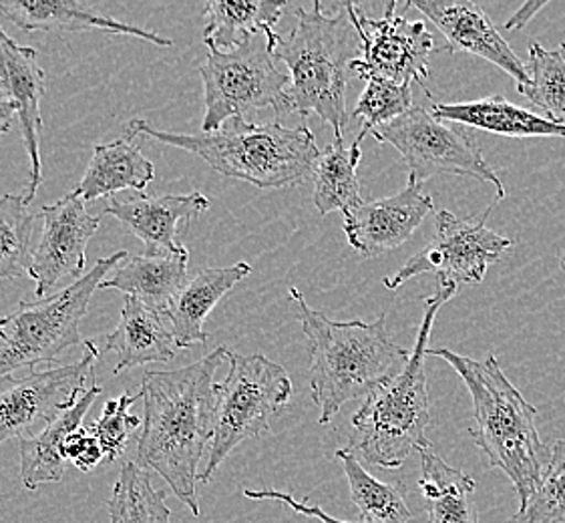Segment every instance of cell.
<instances>
[{"instance_id": "obj_8", "label": "cell", "mask_w": 565, "mask_h": 523, "mask_svg": "<svg viewBox=\"0 0 565 523\" xmlns=\"http://www.w3.org/2000/svg\"><path fill=\"white\" fill-rule=\"evenodd\" d=\"M230 371L215 385L214 437L198 481L207 483L239 444L270 431V419L290 403L292 381L264 354L230 353Z\"/></svg>"}, {"instance_id": "obj_39", "label": "cell", "mask_w": 565, "mask_h": 523, "mask_svg": "<svg viewBox=\"0 0 565 523\" xmlns=\"http://www.w3.org/2000/svg\"><path fill=\"white\" fill-rule=\"evenodd\" d=\"M14 115H17V111H14L11 103L0 102V137H4L11 131Z\"/></svg>"}, {"instance_id": "obj_28", "label": "cell", "mask_w": 565, "mask_h": 523, "mask_svg": "<svg viewBox=\"0 0 565 523\" xmlns=\"http://www.w3.org/2000/svg\"><path fill=\"white\" fill-rule=\"evenodd\" d=\"M364 134L352 143L344 139H334L324 153H320L312 171V200L318 214L327 216L332 212H342V216L352 214L359 205L364 204L359 180V163L362 160V139Z\"/></svg>"}, {"instance_id": "obj_13", "label": "cell", "mask_w": 565, "mask_h": 523, "mask_svg": "<svg viewBox=\"0 0 565 523\" xmlns=\"http://www.w3.org/2000/svg\"><path fill=\"white\" fill-rule=\"evenodd\" d=\"M361 39L362 55L351 65V73L362 81L383 79L395 85L417 81L423 92L429 77V57L437 53L435 39L423 21H408L396 14L395 0L386 4L381 19H371L359 4L344 2Z\"/></svg>"}, {"instance_id": "obj_30", "label": "cell", "mask_w": 565, "mask_h": 523, "mask_svg": "<svg viewBox=\"0 0 565 523\" xmlns=\"http://www.w3.org/2000/svg\"><path fill=\"white\" fill-rule=\"evenodd\" d=\"M111 523H173L166 493L156 490L148 469L125 461L109 500Z\"/></svg>"}, {"instance_id": "obj_11", "label": "cell", "mask_w": 565, "mask_h": 523, "mask_svg": "<svg viewBox=\"0 0 565 523\" xmlns=\"http://www.w3.org/2000/svg\"><path fill=\"white\" fill-rule=\"evenodd\" d=\"M493 210L487 207L479 217H457L447 210L435 214V236L429 246L408 258L403 268L383 280L386 290H398L418 274L435 273L439 282L451 285H479L487 268L501 260L513 248V239L501 236L486 226V217Z\"/></svg>"}, {"instance_id": "obj_22", "label": "cell", "mask_w": 565, "mask_h": 523, "mask_svg": "<svg viewBox=\"0 0 565 523\" xmlns=\"http://www.w3.org/2000/svg\"><path fill=\"white\" fill-rule=\"evenodd\" d=\"M249 273L252 266L248 262H238L226 268H204L188 280L163 314L178 349L204 344L210 339L204 330L207 314L234 286L248 278Z\"/></svg>"}, {"instance_id": "obj_34", "label": "cell", "mask_w": 565, "mask_h": 523, "mask_svg": "<svg viewBox=\"0 0 565 523\" xmlns=\"http://www.w3.org/2000/svg\"><path fill=\"white\" fill-rule=\"evenodd\" d=\"M413 109V87L395 85L391 81H366V87L362 92L361 99L352 111V117L361 119L362 134L369 136L376 127L386 126L398 119L401 115Z\"/></svg>"}, {"instance_id": "obj_12", "label": "cell", "mask_w": 565, "mask_h": 523, "mask_svg": "<svg viewBox=\"0 0 565 523\" xmlns=\"http://www.w3.org/2000/svg\"><path fill=\"white\" fill-rule=\"evenodd\" d=\"M83 346L87 353L77 363L0 381V444L39 435L79 401L87 391L85 383L95 378V361L99 359L95 341H85Z\"/></svg>"}, {"instance_id": "obj_3", "label": "cell", "mask_w": 565, "mask_h": 523, "mask_svg": "<svg viewBox=\"0 0 565 523\" xmlns=\"http://www.w3.org/2000/svg\"><path fill=\"white\" fill-rule=\"evenodd\" d=\"M461 376L473 401V444L489 457V466L501 469L525 505L542 483L552 451L537 431V410L503 373L498 356L476 361L449 349H429Z\"/></svg>"}, {"instance_id": "obj_10", "label": "cell", "mask_w": 565, "mask_h": 523, "mask_svg": "<svg viewBox=\"0 0 565 523\" xmlns=\"http://www.w3.org/2000/svg\"><path fill=\"white\" fill-rule=\"evenodd\" d=\"M373 137L401 153L407 163L411 185H423L445 173L491 183L498 190V202L508 195L505 185L477 146L476 137L461 127L445 126L430 109L413 107L395 121L376 127Z\"/></svg>"}, {"instance_id": "obj_20", "label": "cell", "mask_w": 565, "mask_h": 523, "mask_svg": "<svg viewBox=\"0 0 565 523\" xmlns=\"http://www.w3.org/2000/svg\"><path fill=\"white\" fill-rule=\"evenodd\" d=\"M137 137L136 131L127 129L125 136L93 148L89 166L75 188V194L83 202L111 198L124 190L146 192L149 183L156 180V168L143 156Z\"/></svg>"}, {"instance_id": "obj_16", "label": "cell", "mask_w": 565, "mask_h": 523, "mask_svg": "<svg viewBox=\"0 0 565 523\" xmlns=\"http://www.w3.org/2000/svg\"><path fill=\"white\" fill-rule=\"evenodd\" d=\"M46 75L36 63V49L19 45L0 26V102L11 103L19 117L21 139L31 161L29 185L24 190L26 205L33 202L43 183L41 166V102L45 97Z\"/></svg>"}, {"instance_id": "obj_35", "label": "cell", "mask_w": 565, "mask_h": 523, "mask_svg": "<svg viewBox=\"0 0 565 523\" xmlns=\"http://www.w3.org/2000/svg\"><path fill=\"white\" fill-rule=\"evenodd\" d=\"M137 398H141V393H137V395L124 393L121 397L111 398L105 405L102 417L89 427V431L97 437V441L102 445L107 463H114L124 456L129 437L141 425V419L129 413Z\"/></svg>"}, {"instance_id": "obj_19", "label": "cell", "mask_w": 565, "mask_h": 523, "mask_svg": "<svg viewBox=\"0 0 565 523\" xmlns=\"http://www.w3.org/2000/svg\"><path fill=\"white\" fill-rule=\"evenodd\" d=\"M0 14H4L12 24H17L23 31H105L137 36L158 46L173 45L171 39L134 24L115 21L105 14H97L90 11L87 4L73 0H0Z\"/></svg>"}, {"instance_id": "obj_2", "label": "cell", "mask_w": 565, "mask_h": 523, "mask_svg": "<svg viewBox=\"0 0 565 523\" xmlns=\"http://www.w3.org/2000/svg\"><path fill=\"white\" fill-rule=\"evenodd\" d=\"M288 296L310 342V393L320 409V425L407 366L411 353L391 339L385 317L374 322L330 320L308 307L298 288H290Z\"/></svg>"}, {"instance_id": "obj_26", "label": "cell", "mask_w": 565, "mask_h": 523, "mask_svg": "<svg viewBox=\"0 0 565 523\" xmlns=\"http://www.w3.org/2000/svg\"><path fill=\"white\" fill-rule=\"evenodd\" d=\"M420 479L418 491L425 501L429 523H479L476 500V479L451 467L433 451L430 445L420 447Z\"/></svg>"}, {"instance_id": "obj_1", "label": "cell", "mask_w": 565, "mask_h": 523, "mask_svg": "<svg viewBox=\"0 0 565 523\" xmlns=\"http://www.w3.org/2000/svg\"><path fill=\"white\" fill-rule=\"evenodd\" d=\"M227 356L226 346H217L198 363L178 371H149L141 378L146 423L137 457L163 478L193 515H200L198 467L214 437L215 373Z\"/></svg>"}, {"instance_id": "obj_9", "label": "cell", "mask_w": 565, "mask_h": 523, "mask_svg": "<svg viewBox=\"0 0 565 523\" xmlns=\"http://www.w3.org/2000/svg\"><path fill=\"white\" fill-rule=\"evenodd\" d=\"M207 49V58L200 67L205 99L202 131H217L230 119L266 107L278 111L290 87V75L276 65L266 36H254L227 53Z\"/></svg>"}, {"instance_id": "obj_23", "label": "cell", "mask_w": 565, "mask_h": 523, "mask_svg": "<svg viewBox=\"0 0 565 523\" xmlns=\"http://www.w3.org/2000/svg\"><path fill=\"white\" fill-rule=\"evenodd\" d=\"M166 317L134 296H125L121 319L105 339V351L117 354L115 375L141 364L170 363L175 339Z\"/></svg>"}, {"instance_id": "obj_41", "label": "cell", "mask_w": 565, "mask_h": 523, "mask_svg": "<svg viewBox=\"0 0 565 523\" xmlns=\"http://www.w3.org/2000/svg\"><path fill=\"white\" fill-rule=\"evenodd\" d=\"M559 53H562V57L565 58V41L562 43V45H559Z\"/></svg>"}, {"instance_id": "obj_40", "label": "cell", "mask_w": 565, "mask_h": 523, "mask_svg": "<svg viewBox=\"0 0 565 523\" xmlns=\"http://www.w3.org/2000/svg\"><path fill=\"white\" fill-rule=\"evenodd\" d=\"M559 268L565 273V252L562 254V258H559Z\"/></svg>"}, {"instance_id": "obj_24", "label": "cell", "mask_w": 565, "mask_h": 523, "mask_svg": "<svg viewBox=\"0 0 565 523\" xmlns=\"http://www.w3.org/2000/svg\"><path fill=\"white\" fill-rule=\"evenodd\" d=\"M103 387L97 378L81 395L71 409L61 413L57 419L49 423L43 431L33 437L19 439L21 451V479L29 491H34L41 483H58L65 473V444L73 433L81 429L93 403L102 395Z\"/></svg>"}, {"instance_id": "obj_38", "label": "cell", "mask_w": 565, "mask_h": 523, "mask_svg": "<svg viewBox=\"0 0 565 523\" xmlns=\"http://www.w3.org/2000/svg\"><path fill=\"white\" fill-rule=\"evenodd\" d=\"M545 7H547V2H525V4H521L520 11L515 12V14L509 19L508 23H505V29H508V31H521V29H525L533 17L542 11V9H545Z\"/></svg>"}, {"instance_id": "obj_6", "label": "cell", "mask_w": 565, "mask_h": 523, "mask_svg": "<svg viewBox=\"0 0 565 523\" xmlns=\"http://www.w3.org/2000/svg\"><path fill=\"white\" fill-rule=\"evenodd\" d=\"M459 286L439 282L425 298V312L407 366L364 398L352 417V453L383 469H396L413 451L429 445L425 431L430 423L429 387L425 359L437 314L457 295Z\"/></svg>"}, {"instance_id": "obj_5", "label": "cell", "mask_w": 565, "mask_h": 523, "mask_svg": "<svg viewBox=\"0 0 565 523\" xmlns=\"http://www.w3.org/2000/svg\"><path fill=\"white\" fill-rule=\"evenodd\" d=\"M270 51L290 71V87L276 114L318 115L334 129V139H344L349 71L362 55L347 7L334 14L324 12L320 2L310 11L296 9L295 31L286 39L278 34Z\"/></svg>"}, {"instance_id": "obj_17", "label": "cell", "mask_w": 565, "mask_h": 523, "mask_svg": "<svg viewBox=\"0 0 565 523\" xmlns=\"http://www.w3.org/2000/svg\"><path fill=\"white\" fill-rule=\"evenodd\" d=\"M433 212V198L420 185H411L398 194L376 202H364L344 216V234L354 250L364 258L403 246Z\"/></svg>"}, {"instance_id": "obj_25", "label": "cell", "mask_w": 565, "mask_h": 523, "mask_svg": "<svg viewBox=\"0 0 565 523\" xmlns=\"http://www.w3.org/2000/svg\"><path fill=\"white\" fill-rule=\"evenodd\" d=\"M430 111L441 121H452L457 126H469L498 136L515 139L565 137V126L554 124L530 109H521L499 95L477 102L433 103Z\"/></svg>"}, {"instance_id": "obj_18", "label": "cell", "mask_w": 565, "mask_h": 523, "mask_svg": "<svg viewBox=\"0 0 565 523\" xmlns=\"http://www.w3.org/2000/svg\"><path fill=\"white\" fill-rule=\"evenodd\" d=\"M212 202L202 192L178 195H137L119 202L109 198L105 212L127 232L143 242L148 256L171 254L181 248L178 236L195 217L210 210Z\"/></svg>"}, {"instance_id": "obj_29", "label": "cell", "mask_w": 565, "mask_h": 523, "mask_svg": "<svg viewBox=\"0 0 565 523\" xmlns=\"http://www.w3.org/2000/svg\"><path fill=\"white\" fill-rule=\"evenodd\" d=\"M337 459L349 481L352 503L361 510L366 522L408 523L413 512L408 510L403 485H388L373 478L351 449H339Z\"/></svg>"}, {"instance_id": "obj_15", "label": "cell", "mask_w": 565, "mask_h": 523, "mask_svg": "<svg viewBox=\"0 0 565 523\" xmlns=\"http://www.w3.org/2000/svg\"><path fill=\"white\" fill-rule=\"evenodd\" d=\"M407 9L423 12L445 36V51L486 58L515 81L518 93L530 85V73L495 24L476 2L465 0H411Z\"/></svg>"}, {"instance_id": "obj_27", "label": "cell", "mask_w": 565, "mask_h": 523, "mask_svg": "<svg viewBox=\"0 0 565 523\" xmlns=\"http://www.w3.org/2000/svg\"><path fill=\"white\" fill-rule=\"evenodd\" d=\"M286 4L270 0H242V2H224L212 0L205 7L204 43L217 51H234L246 45L254 36L264 34L268 46L276 43L278 33L274 31L280 21Z\"/></svg>"}, {"instance_id": "obj_31", "label": "cell", "mask_w": 565, "mask_h": 523, "mask_svg": "<svg viewBox=\"0 0 565 523\" xmlns=\"http://www.w3.org/2000/svg\"><path fill=\"white\" fill-rule=\"evenodd\" d=\"M34 220L23 194L0 198V280H17L31 270Z\"/></svg>"}, {"instance_id": "obj_4", "label": "cell", "mask_w": 565, "mask_h": 523, "mask_svg": "<svg viewBox=\"0 0 565 523\" xmlns=\"http://www.w3.org/2000/svg\"><path fill=\"white\" fill-rule=\"evenodd\" d=\"M129 129L163 146L190 151L217 173L260 190L305 183L312 178L320 158L317 139L308 126L286 127L280 121L249 124L244 117H234L210 134H173L134 119Z\"/></svg>"}, {"instance_id": "obj_33", "label": "cell", "mask_w": 565, "mask_h": 523, "mask_svg": "<svg viewBox=\"0 0 565 523\" xmlns=\"http://www.w3.org/2000/svg\"><path fill=\"white\" fill-rule=\"evenodd\" d=\"M542 483L509 523H565V441H555Z\"/></svg>"}, {"instance_id": "obj_37", "label": "cell", "mask_w": 565, "mask_h": 523, "mask_svg": "<svg viewBox=\"0 0 565 523\" xmlns=\"http://www.w3.org/2000/svg\"><path fill=\"white\" fill-rule=\"evenodd\" d=\"M244 495L248 498V500H274L280 501L284 505H288L290 510H295L296 513H300V515H306V517H315L318 522L322 523H349V522H340L337 517H332V515H328L322 508H318V505H310L308 501L296 500L295 495H290V493H284V491H254L246 490L244 491ZM371 523V522H364Z\"/></svg>"}, {"instance_id": "obj_14", "label": "cell", "mask_w": 565, "mask_h": 523, "mask_svg": "<svg viewBox=\"0 0 565 523\" xmlns=\"http://www.w3.org/2000/svg\"><path fill=\"white\" fill-rule=\"evenodd\" d=\"M41 217L43 234L34 248L29 276L36 282L34 295L43 300L63 280L83 273L87 246L99 230V217L90 216L75 192L45 205Z\"/></svg>"}, {"instance_id": "obj_7", "label": "cell", "mask_w": 565, "mask_h": 523, "mask_svg": "<svg viewBox=\"0 0 565 523\" xmlns=\"http://www.w3.org/2000/svg\"><path fill=\"white\" fill-rule=\"evenodd\" d=\"M127 252L102 258L61 292L43 300H23L14 312L0 319V381L17 371L36 364L55 363L58 354L71 346L85 344L81 337V320L85 319L93 295L107 274L114 273Z\"/></svg>"}, {"instance_id": "obj_32", "label": "cell", "mask_w": 565, "mask_h": 523, "mask_svg": "<svg viewBox=\"0 0 565 523\" xmlns=\"http://www.w3.org/2000/svg\"><path fill=\"white\" fill-rule=\"evenodd\" d=\"M525 67L532 81L521 95L543 111L545 119L565 126V58L562 53L532 43Z\"/></svg>"}, {"instance_id": "obj_36", "label": "cell", "mask_w": 565, "mask_h": 523, "mask_svg": "<svg viewBox=\"0 0 565 523\" xmlns=\"http://www.w3.org/2000/svg\"><path fill=\"white\" fill-rule=\"evenodd\" d=\"M65 459L71 461L73 466L81 471H90L93 467L99 466L105 453H103L102 445L97 441V437L89 429H77L73 433L65 444Z\"/></svg>"}, {"instance_id": "obj_21", "label": "cell", "mask_w": 565, "mask_h": 523, "mask_svg": "<svg viewBox=\"0 0 565 523\" xmlns=\"http://www.w3.org/2000/svg\"><path fill=\"white\" fill-rule=\"evenodd\" d=\"M188 262L190 250L181 246L180 250L159 256H139L127 254L114 274L103 280L99 290H117L125 296H134L143 305L166 314L173 298L188 285Z\"/></svg>"}]
</instances>
